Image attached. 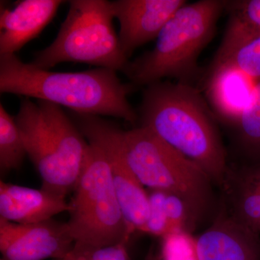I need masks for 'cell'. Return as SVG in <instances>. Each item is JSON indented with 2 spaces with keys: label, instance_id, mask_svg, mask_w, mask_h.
Here are the masks:
<instances>
[{
  "label": "cell",
  "instance_id": "1",
  "mask_svg": "<svg viewBox=\"0 0 260 260\" xmlns=\"http://www.w3.org/2000/svg\"><path fill=\"white\" fill-rule=\"evenodd\" d=\"M138 114L140 126L199 166L213 182L224 184L226 154L213 113L198 89L179 82L152 84L143 91Z\"/></svg>",
  "mask_w": 260,
  "mask_h": 260
},
{
  "label": "cell",
  "instance_id": "2",
  "mask_svg": "<svg viewBox=\"0 0 260 260\" xmlns=\"http://www.w3.org/2000/svg\"><path fill=\"white\" fill-rule=\"evenodd\" d=\"M116 73L102 68L51 72L23 62L15 54L0 56V92L52 103L78 114L113 116L134 124L138 114L127 99L133 85L123 83Z\"/></svg>",
  "mask_w": 260,
  "mask_h": 260
},
{
  "label": "cell",
  "instance_id": "3",
  "mask_svg": "<svg viewBox=\"0 0 260 260\" xmlns=\"http://www.w3.org/2000/svg\"><path fill=\"white\" fill-rule=\"evenodd\" d=\"M14 119L42 189L66 198L83 173L88 140L61 107L52 103L36 104L24 98Z\"/></svg>",
  "mask_w": 260,
  "mask_h": 260
},
{
  "label": "cell",
  "instance_id": "4",
  "mask_svg": "<svg viewBox=\"0 0 260 260\" xmlns=\"http://www.w3.org/2000/svg\"><path fill=\"white\" fill-rule=\"evenodd\" d=\"M225 5L221 0L186 3L166 24L153 49L129 61L124 74L137 86L164 78L191 85L200 74V53L213 39Z\"/></svg>",
  "mask_w": 260,
  "mask_h": 260
},
{
  "label": "cell",
  "instance_id": "5",
  "mask_svg": "<svg viewBox=\"0 0 260 260\" xmlns=\"http://www.w3.org/2000/svg\"><path fill=\"white\" fill-rule=\"evenodd\" d=\"M124 159L148 189L172 193L187 203L198 220L211 200V179L194 162L147 128L119 129Z\"/></svg>",
  "mask_w": 260,
  "mask_h": 260
},
{
  "label": "cell",
  "instance_id": "6",
  "mask_svg": "<svg viewBox=\"0 0 260 260\" xmlns=\"http://www.w3.org/2000/svg\"><path fill=\"white\" fill-rule=\"evenodd\" d=\"M106 0H73L50 45L37 51L30 64L43 70L62 62H80L124 73L129 61L121 50Z\"/></svg>",
  "mask_w": 260,
  "mask_h": 260
},
{
  "label": "cell",
  "instance_id": "7",
  "mask_svg": "<svg viewBox=\"0 0 260 260\" xmlns=\"http://www.w3.org/2000/svg\"><path fill=\"white\" fill-rule=\"evenodd\" d=\"M85 167L69 202L68 221L75 243L107 246L128 242L130 232L104 151L89 143Z\"/></svg>",
  "mask_w": 260,
  "mask_h": 260
},
{
  "label": "cell",
  "instance_id": "8",
  "mask_svg": "<svg viewBox=\"0 0 260 260\" xmlns=\"http://www.w3.org/2000/svg\"><path fill=\"white\" fill-rule=\"evenodd\" d=\"M76 126L88 143L102 149L110 167L113 184L130 232H143L148 220V191L130 169L121 151L120 128L100 116L75 113Z\"/></svg>",
  "mask_w": 260,
  "mask_h": 260
},
{
  "label": "cell",
  "instance_id": "9",
  "mask_svg": "<svg viewBox=\"0 0 260 260\" xmlns=\"http://www.w3.org/2000/svg\"><path fill=\"white\" fill-rule=\"evenodd\" d=\"M75 242L68 222L52 218L20 224L0 218V251L4 260L63 259Z\"/></svg>",
  "mask_w": 260,
  "mask_h": 260
},
{
  "label": "cell",
  "instance_id": "10",
  "mask_svg": "<svg viewBox=\"0 0 260 260\" xmlns=\"http://www.w3.org/2000/svg\"><path fill=\"white\" fill-rule=\"evenodd\" d=\"M185 0H116L111 2L114 18L120 25L121 50L129 59L135 49L157 39Z\"/></svg>",
  "mask_w": 260,
  "mask_h": 260
},
{
  "label": "cell",
  "instance_id": "11",
  "mask_svg": "<svg viewBox=\"0 0 260 260\" xmlns=\"http://www.w3.org/2000/svg\"><path fill=\"white\" fill-rule=\"evenodd\" d=\"M60 0H23L1 8L0 56L12 55L35 39L54 18Z\"/></svg>",
  "mask_w": 260,
  "mask_h": 260
},
{
  "label": "cell",
  "instance_id": "12",
  "mask_svg": "<svg viewBox=\"0 0 260 260\" xmlns=\"http://www.w3.org/2000/svg\"><path fill=\"white\" fill-rule=\"evenodd\" d=\"M196 245L200 260H260L259 234L232 216H219Z\"/></svg>",
  "mask_w": 260,
  "mask_h": 260
},
{
  "label": "cell",
  "instance_id": "13",
  "mask_svg": "<svg viewBox=\"0 0 260 260\" xmlns=\"http://www.w3.org/2000/svg\"><path fill=\"white\" fill-rule=\"evenodd\" d=\"M70 210L65 197L42 189L0 181V218L20 224L39 223Z\"/></svg>",
  "mask_w": 260,
  "mask_h": 260
},
{
  "label": "cell",
  "instance_id": "14",
  "mask_svg": "<svg viewBox=\"0 0 260 260\" xmlns=\"http://www.w3.org/2000/svg\"><path fill=\"white\" fill-rule=\"evenodd\" d=\"M251 78L228 67L210 68L207 95L211 107L222 119L237 124L250 99Z\"/></svg>",
  "mask_w": 260,
  "mask_h": 260
},
{
  "label": "cell",
  "instance_id": "15",
  "mask_svg": "<svg viewBox=\"0 0 260 260\" xmlns=\"http://www.w3.org/2000/svg\"><path fill=\"white\" fill-rule=\"evenodd\" d=\"M225 10L230 17L212 66L223 62L239 48L260 36V0L226 1Z\"/></svg>",
  "mask_w": 260,
  "mask_h": 260
},
{
  "label": "cell",
  "instance_id": "16",
  "mask_svg": "<svg viewBox=\"0 0 260 260\" xmlns=\"http://www.w3.org/2000/svg\"><path fill=\"white\" fill-rule=\"evenodd\" d=\"M26 150L23 138L13 117L0 104V170L3 174L22 165Z\"/></svg>",
  "mask_w": 260,
  "mask_h": 260
},
{
  "label": "cell",
  "instance_id": "17",
  "mask_svg": "<svg viewBox=\"0 0 260 260\" xmlns=\"http://www.w3.org/2000/svg\"><path fill=\"white\" fill-rule=\"evenodd\" d=\"M232 217L260 234V167L249 172L244 178Z\"/></svg>",
  "mask_w": 260,
  "mask_h": 260
},
{
  "label": "cell",
  "instance_id": "18",
  "mask_svg": "<svg viewBox=\"0 0 260 260\" xmlns=\"http://www.w3.org/2000/svg\"><path fill=\"white\" fill-rule=\"evenodd\" d=\"M237 124L244 144L251 150L260 151V80L254 85Z\"/></svg>",
  "mask_w": 260,
  "mask_h": 260
},
{
  "label": "cell",
  "instance_id": "19",
  "mask_svg": "<svg viewBox=\"0 0 260 260\" xmlns=\"http://www.w3.org/2000/svg\"><path fill=\"white\" fill-rule=\"evenodd\" d=\"M221 65L238 70L251 79H260V36L211 68Z\"/></svg>",
  "mask_w": 260,
  "mask_h": 260
},
{
  "label": "cell",
  "instance_id": "20",
  "mask_svg": "<svg viewBox=\"0 0 260 260\" xmlns=\"http://www.w3.org/2000/svg\"><path fill=\"white\" fill-rule=\"evenodd\" d=\"M160 256L161 260H200L196 238L190 233H172L162 237Z\"/></svg>",
  "mask_w": 260,
  "mask_h": 260
},
{
  "label": "cell",
  "instance_id": "21",
  "mask_svg": "<svg viewBox=\"0 0 260 260\" xmlns=\"http://www.w3.org/2000/svg\"><path fill=\"white\" fill-rule=\"evenodd\" d=\"M58 260H130V258L127 242L101 247L75 243L68 255Z\"/></svg>",
  "mask_w": 260,
  "mask_h": 260
},
{
  "label": "cell",
  "instance_id": "22",
  "mask_svg": "<svg viewBox=\"0 0 260 260\" xmlns=\"http://www.w3.org/2000/svg\"><path fill=\"white\" fill-rule=\"evenodd\" d=\"M149 214L143 233L164 237L171 234V229L164 210L167 191L148 189Z\"/></svg>",
  "mask_w": 260,
  "mask_h": 260
},
{
  "label": "cell",
  "instance_id": "23",
  "mask_svg": "<svg viewBox=\"0 0 260 260\" xmlns=\"http://www.w3.org/2000/svg\"><path fill=\"white\" fill-rule=\"evenodd\" d=\"M145 260H161L160 259V253L157 252L155 251V247L152 246L150 249H149Z\"/></svg>",
  "mask_w": 260,
  "mask_h": 260
},
{
  "label": "cell",
  "instance_id": "24",
  "mask_svg": "<svg viewBox=\"0 0 260 260\" xmlns=\"http://www.w3.org/2000/svg\"><path fill=\"white\" fill-rule=\"evenodd\" d=\"M0 260H4V259H3V258H2V259H0Z\"/></svg>",
  "mask_w": 260,
  "mask_h": 260
},
{
  "label": "cell",
  "instance_id": "25",
  "mask_svg": "<svg viewBox=\"0 0 260 260\" xmlns=\"http://www.w3.org/2000/svg\"><path fill=\"white\" fill-rule=\"evenodd\" d=\"M56 260H58V259H56Z\"/></svg>",
  "mask_w": 260,
  "mask_h": 260
}]
</instances>
